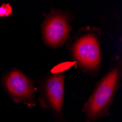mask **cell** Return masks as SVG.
Wrapping results in <instances>:
<instances>
[{
  "mask_svg": "<svg viewBox=\"0 0 122 122\" xmlns=\"http://www.w3.org/2000/svg\"><path fill=\"white\" fill-rule=\"evenodd\" d=\"M119 78L120 71L116 67L98 84L83 107L88 120H96L107 113L118 88Z\"/></svg>",
  "mask_w": 122,
  "mask_h": 122,
  "instance_id": "obj_1",
  "label": "cell"
},
{
  "mask_svg": "<svg viewBox=\"0 0 122 122\" xmlns=\"http://www.w3.org/2000/svg\"><path fill=\"white\" fill-rule=\"evenodd\" d=\"M75 59L83 67L95 70L99 67L101 60L99 44L93 35H86L77 40L72 47Z\"/></svg>",
  "mask_w": 122,
  "mask_h": 122,
  "instance_id": "obj_2",
  "label": "cell"
},
{
  "mask_svg": "<svg viewBox=\"0 0 122 122\" xmlns=\"http://www.w3.org/2000/svg\"><path fill=\"white\" fill-rule=\"evenodd\" d=\"M70 25L68 18L61 13H51L42 25V36L46 44L59 47L70 37Z\"/></svg>",
  "mask_w": 122,
  "mask_h": 122,
  "instance_id": "obj_3",
  "label": "cell"
},
{
  "mask_svg": "<svg viewBox=\"0 0 122 122\" xmlns=\"http://www.w3.org/2000/svg\"><path fill=\"white\" fill-rule=\"evenodd\" d=\"M5 86L9 93L15 99L31 105L35 97L34 88L23 73L18 70L10 72L5 78Z\"/></svg>",
  "mask_w": 122,
  "mask_h": 122,
  "instance_id": "obj_4",
  "label": "cell"
},
{
  "mask_svg": "<svg viewBox=\"0 0 122 122\" xmlns=\"http://www.w3.org/2000/svg\"><path fill=\"white\" fill-rule=\"evenodd\" d=\"M46 96L48 103L56 113H61L64 104V76L63 74L53 75L46 84Z\"/></svg>",
  "mask_w": 122,
  "mask_h": 122,
  "instance_id": "obj_5",
  "label": "cell"
},
{
  "mask_svg": "<svg viewBox=\"0 0 122 122\" xmlns=\"http://www.w3.org/2000/svg\"><path fill=\"white\" fill-rule=\"evenodd\" d=\"M13 13V7L9 4H2L0 6V17H8Z\"/></svg>",
  "mask_w": 122,
  "mask_h": 122,
  "instance_id": "obj_6",
  "label": "cell"
}]
</instances>
